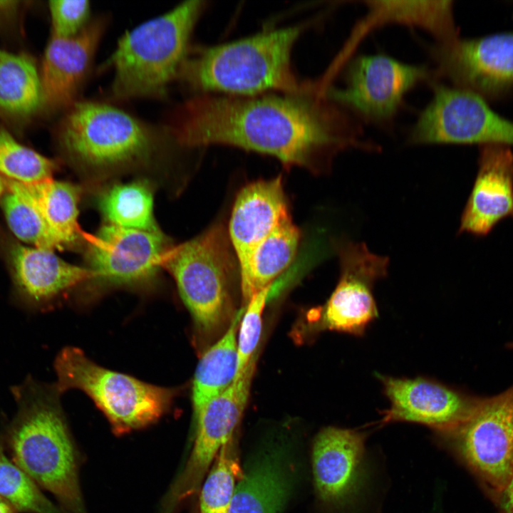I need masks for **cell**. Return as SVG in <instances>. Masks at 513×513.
I'll use <instances>...</instances> for the list:
<instances>
[{
	"instance_id": "6da1fadb",
	"label": "cell",
	"mask_w": 513,
	"mask_h": 513,
	"mask_svg": "<svg viewBox=\"0 0 513 513\" xmlns=\"http://www.w3.org/2000/svg\"><path fill=\"white\" fill-rule=\"evenodd\" d=\"M320 82L311 91L259 96L201 94L185 103L169 132L188 146L232 145L272 155L286 166L328 164L350 147L372 148Z\"/></svg>"
},
{
	"instance_id": "7a4b0ae2",
	"label": "cell",
	"mask_w": 513,
	"mask_h": 513,
	"mask_svg": "<svg viewBox=\"0 0 513 513\" xmlns=\"http://www.w3.org/2000/svg\"><path fill=\"white\" fill-rule=\"evenodd\" d=\"M11 390L17 409L0 439L11 460L38 487L51 492L66 513H86L58 392L31 376Z\"/></svg>"
},
{
	"instance_id": "3957f363",
	"label": "cell",
	"mask_w": 513,
	"mask_h": 513,
	"mask_svg": "<svg viewBox=\"0 0 513 513\" xmlns=\"http://www.w3.org/2000/svg\"><path fill=\"white\" fill-rule=\"evenodd\" d=\"M305 28L274 29L187 56L178 76L191 88L253 96L267 90L300 94L317 81H302L293 71L291 55Z\"/></svg>"
},
{
	"instance_id": "277c9868",
	"label": "cell",
	"mask_w": 513,
	"mask_h": 513,
	"mask_svg": "<svg viewBox=\"0 0 513 513\" xmlns=\"http://www.w3.org/2000/svg\"><path fill=\"white\" fill-rule=\"evenodd\" d=\"M204 8L203 1H185L125 34L110 59L113 95L120 100L163 95L179 75Z\"/></svg>"
},
{
	"instance_id": "5b68a950",
	"label": "cell",
	"mask_w": 513,
	"mask_h": 513,
	"mask_svg": "<svg viewBox=\"0 0 513 513\" xmlns=\"http://www.w3.org/2000/svg\"><path fill=\"white\" fill-rule=\"evenodd\" d=\"M160 131L110 105L76 101L58 126L57 140L73 162L106 169L148 160L162 140Z\"/></svg>"
},
{
	"instance_id": "8992f818",
	"label": "cell",
	"mask_w": 513,
	"mask_h": 513,
	"mask_svg": "<svg viewBox=\"0 0 513 513\" xmlns=\"http://www.w3.org/2000/svg\"><path fill=\"white\" fill-rule=\"evenodd\" d=\"M54 368L56 390L58 393L71 388L83 391L118 435L156 422L170 408L177 392L100 366L75 347L63 348Z\"/></svg>"
},
{
	"instance_id": "52a82bcc",
	"label": "cell",
	"mask_w": 513,
	"mask_h": 513,
	"mask_svg": "<svg viewBox=\"0 0 513 513\" xmlns=\"http://www.w3.org/2000/svg\"><path fill=\"white\" fill-rule=\"evenodd\" d=\"M230 245L223 227L214 224L167 249L162 260L196 325L204 331L217 328L230 310V281L237 262Z\"/></svg>"
},
{
	"instance_id": "ba28073f",
	"label": "cell",
	"mask_w": 513,
	"mask_h": 513,
	"mask_svg": "<svg viewBox=\"0 0 513 513\" xmlns=\"http://www.w3.org/2000/svg\"><path fill=\"white\" fill-rule=\"evenodd\" d=\"M437 435L496 502L513 472V385L481 398L465 422Z\"/></svg>"
},
{
	"instance_id": "9c48e42d",
	"label": "cell",
	"mask_w": 513,
	"mask_h": 513,
	"mask_svg": "<svg viewBox=\"0 0 513 513\" xmlns=\"http://www.w3.org/2000/svg\"><path fill=\"white\" fill-rule=\"evenodd\" d=\"M433 97L413 132L420 144H477L513 147V120L495 112L468 90L436 83Z\"/></svg>"
},
{
	"instance_id": "30bf717a",
	"label": "cell",
	"mask_w": 513,
	"mask_h": 513,
	"mask_svg": "<svg viewBox=\"0 0 513 513\" xmlns=\"http://www.w3.org/2000/svg\"><path fill=\"white\" fill-rule=\"evenodd\" d=\"M432 76L425 66L406 64L384 55L359 56L348 64L344 87H327L326 93L364 120L385 125L393 119L405 95Z\"/></svg>"
},
{
	"instance_id": "8fae6325",
	"label": "cell",
	"mask_w": 513,
	"mask_h": 513,
	"mask_svg": "<svg viewBox=\"0 0 513 513\" xmlns=\"http://www.w3.org/2000/svg\"><path fill=\"white\" fill-rule=\"evenodd\" d=\"M437 64L434 76L449 79L487 101L513 91V32L474 38L458 37L430 51Z\"/></svg>"
},
{
	"instance_id": "7c38bea8",
	"label": "cell",
	"mask_w": 513,
	"mask_h": 513,
	"mask_svg": "<svg viewBox=\"0 0 513 513\" xmlns=\"http://www.w3.org/2000/svg\"><path fill=\"white\" fill-rule=\"evenodd\" d=\"M256 355L239 378L224 392L211 400L199 413L197 432L191 455L164 501L165 513L200 489L211 463L224 444L232 438L249 395Z\"/></svg>"
},
{
	"instance_id": "4fadbf2b",
	"label": "cell",
	"mask_w": 513,
	"mask_h": 513,
	"mask_svg": "<svg viewBox=\"0 0 513 513\" xmlns=\"http://www.w3.org/2000/svg\"><path fill=\"white\" fill-rule=\"evenodd\" d=\"M340 259L341 276L321 310L320 326L361 336L378 316L373 286L387 274L388 259L371 252L366 244L354 242L340 249Z\"/></svg>"
},
{
	"instance_id": "5bb4252c",
	"label": "cell",
	"mask_w": 513,
	"mask_h": 513,
	"mask_svg": "<svg viewBox=\"0 0 513 513\" xmlns=\"http://www.w3.org/2000/svg\"><path fill=\"white\" fill-rule=\"evenodd\" d=\"M390 405L383 414L382 424L410 422L427 425L437 433L455 429L478 405L481 397L463 393L425 378L379 375Z\"/></svg>"
},
{
	"instance_id": "9a60e30c",
	"label": "cell",
	"mask_w": 513,
	"mask_h": 513,
	"mask_svg": "<svg viewBox=\"0 0 513 513\" xmlns=\"http://www.w3.org/2000/svg\"><path fill=\"white\" fill-rule=\"evenodd\" d=\"M158 229L125 228L108 223L90 242L92 279L114 284L142 282L152 277L167 249Z\"/></svg>"
},
{
	"instance_id": "2e32d148",
	"label": "cell",
	"mask_w": 513,
	"mask_h": 513,
	"mask_svg": "<svg viewBox=\"0 0 513 513\" xmlns=\"http://www.w3.org/2000/svg\"><path fill=\"white\" fill-rule=\"evenodd\" d=\"M290 216L281 176L251 182L237 195L228 237L237 258L240 283L249 274L252 256L265 238Z\"/></svg>"
},
{
	"instance_id": "e0dca14e",
	"label": "cell",
	"mask_w": 513,
	"mask_h": 513,
	"mask_svg": "<svg viewBox=\"0 0 513 513\" xmlns=\"http://www.w3.org/2000/svg\"><path fill=\"white\" fill-rule=\"evenodd\" d=\"M507 218H513V152L504 145H481L460 232L486 236Z\"/></svg>"
},
{
	"instance_id": "ac0fdd59",
	"label": "cell",
	"mask_w": 513,
	"mask_h": 513,
	"mask_svg": "<svg viewBox=\"0 0 513 513\" xmlns=\"http://www.w3.org/2000/svg\"><path fill=\"white\" fill-rule=\"evenodd\" d=\"M365 432L327 427L314 439L313 473L317 494L323 502L342 505L361 485L365 458Z\"/></svg>"
},
{
	"instance_id": "d6986e66",
	"label": "cell",
	"mask_w": 513,
	"mask_h": 513,
	"mask_svg": "<svg viewBox=\"0 0 513 513\" xmlns=\"http://www.w3.org/2000/svg\"><path fill=\"white\" fill-rule=\"evenodd\" d=\"M104 28V21L96 19L74 36H52L40 73L43 104L52 109L68 108L76 101Z\"/></svg>"
},
{
	"instance_id": "ffe728a7",
	"label": "cell",
	"mask_w": 513,
	"mask_h": 513,
	"mask_svg": "<svg viewBox=\"0 0 513 513\" xmlns=\"http://www.w3.org/2000/svg\"><path fill=\"white\" fill-rule=\"evenodd\" d=\"M54 250L11 243L8 249L16 297L27 310L36 309L65 290L92 279L89 269L68 263Z\"/></svg>"
},
{
	"instance_id": "44dd1931",
	"label": "cell",
	"mask_w": 513,
	"mask_h": 513,
	"mask_svg": "<svg viewBox=\"0 0 513 513\" xmlns=\"http://www.w3.org/2000/svg\"><path fill=\"white\" fill-rule=\"evenodd\" d=\"M5 183L7 189L33 203L61 249L76 241L80 200L78 187L52 178L35 183H23L5 178Z\"/></svg>"
},
{
	"instance_id": "7402d4cb",
	"label": "cell",
	"mask_w": 513,
	"mask_h": 513,
	"mask_svg": "<svg viewBox=\"0 0 513 513\" xmlns=\"http://www.w3.org/2000/svg\"><path fill=\"white\" fill-rule=\"evenodd\" d=\"M368 14L362 28L398 23L428 31L439 43L457 37L452 1H368Z\"/></svg>"
},
{
	"instance_id": "603a6c76",
	"label": "cell",
	"mask_w": 513,
	"mask_h": 513,
	"mask_svg": "<svg viewBox=\"0 0 513 513\" xmlns=\"http://www.w3.org/2000/svg\"><path fill=\"white\" fill-rule=\"evenodd\" d=\"M244 311L242 309L236 314L224 335L206 351L197 364L192 394L195 416L234 382L238 362L237 328Z\"/></svg>"
},
{
	"instance_id": "cb8c5ba5",
	"label": "cell",
	"mask_w": 513,
	"mask_h": 513,
	"mask_svg": "<svg viewBox=\"0 0 513 513\" xmlns=\"http://www.w3.org/2000/svg\"><path fill=\"white\" fill-rule=\"evenodd\" d=\"M43 105L40 72L33 60L0 48V113L26 118Z\"/></svg>"
},
{
	"instance_id": "d4e9b609",
	"label": "cell",
	"mask_w": 513,
	"mask_h": 513,
	"mask_svg": "<svg viewBox=\"0 0 513 513\" xmlns=\"http://www.w3.org/2000/svg\"><path fill=\"white\" fill-rule=\"evenodd\" d=\"M299 240L300 232L289 216L259 244L252 256L248 276L240 283L246 305L288 268L295 257Z\"/></svg>"
},
{
	"instance_id": "484cf974",
	"label": "cell",
	"mask_w": 513,
	"mask_h": 513,
	"mask_svg": "<svg viewBox=\"0 0 513 513\" xmlns=\"http://www.w3.org/2000/svg\"><path fill=\"white\" fill-rule=\"evenodd\" d=\"M287 492V480L279 462L267 457L238 481L229 513H280Z\"/></svg>"
},
{
	"instance_id": "4316f807",
	"label": "cell",
	"mask_w": 513,
	"mask_h": 513,
	"mask_svg": "<svg viewBox=\"0 0 513 513\" xmlns=\"http://www.w3.org/2000/svg\"><path fill=\"white\" fill-rule=\"evenodd\" d=\"M99 207L108 223L142 230H157L153 196L147 183L115 185L100 197Z\"/></svg>"
},
{
	"instance_id": "83f0119b",
	"label": "cell",
	"mask_w": 513,
	"mask_h": 513,
	"mask_svg": "<svg viewBox=\"0 0 513 513\" xmlns=\"http://www.w3.org/2000/svg\"><path fill=\"white\" fill-rule=\"evenodd\" d=\"M244 475L233 438L222 445L200 494L201 513H229L236 482Z\"/></svg>"
},
{
	"instance_id": "f1b7e54d",
	"label": "cell",
	"mask_w": 513,
	"mask_h": 513,
	"mask_svg": "<svg viewBox=\"0 0 513 513\" xmlns=\"http://www.w3.org/2000/svg\"><path fill=\"white\" fill-rule=\"evenodd\" d=\"M0 203L10 230L21 242L34 247L61 249L37 208L26 197L6 187Z\"/></svg>"
},
{
	"instance_id": "f546056e",
	"label": "cell",
	"mask_w": 513,
	"mask_h": 513,
	"mask_svg": "<svg viewBox=\"0 0 513 513\" xmlns=\"http://www.w3.org/2000/svg\"><path fill=\"white\" fill-rule=\"evenodd\" d=\"M56 163L19 142L0 128V174L23 183H35L51 179Z\"/></svg>"
},
{
	"instance_id": "4dcf8cb0",
	"label": "cell",
	"mask_w": 513,
	"mask_h": 513,
	"mask_svg": "<svg viewBox=\"0 0 513 513\" xmlns=\"http://www.w3.org/2000/svg\"><path fill=\"white\" fill-rule=\"evenodd\" d=\"M0 497L22 513H61L37 484L4 453L0 439Z\"/></svg>"
},
{
	"instance_id": "1f68e13d",
	"label": "cell",
	"mask_w": 513,
	"mask_h": 513,
	"mask_svg": "<svg viewBox=\"0 0 513 513\" xmlns=\"http://www.w3.org/2000/svg\"><path fill=\"white\" fill-rule=\"evenodd\" d=\"M272 285L256 294L246 305L241 318L237 341V370L234 381L238 380L256 355L262 327V313L269 298Z\"/></svg>"
},
{
	"instance_id": "d6a6232c",
	"label": "cell",
	"mask_w": 513,
	"mask_h": 513,
	"mask_svg": "<svg viewBox=\"0 0 513 513\" xmlns=\"http://www.w3.org/2000/svg\"><path fill=\"white\" fill-rule=\"evenodd\" d=\"M52 36L71 37L88 24L90 4L88 1L57 0L49 1Z\"/></svg>"
},
{
	"instance_id": "836d02e7",
	"label": "cell",
	"mask_w": 513,
	"mask_h": 513,
	"mask_svg": "<svg viewBox=\"0 0 513 513\" xmlns=\"http://www.w3.org/2000/svg\"><path fill=\"white\" fill-rule=\"evenodd\" d=\"M501 513H513V472L504 492L496 501Z\"/></svg>"
},
{
	"instance_id": "e575fe53",
	"label": "cell",
	"mask_w": 513,
	"mask_h": 513,
	"mask_svg": "<svg viewBox=\"0 0 513 513\" xmlns=\"http://www.w3.org/2000/svg\"><path fill=\"white\" fill-rule=\"evenodd\" d=\"M0 513H17V511L10 503L0 497Z\"/></svg>"
},
{
	"instance_id": "d590c367",
	"label": "cell",
	"mask_w": 513,
	"mask_h": 513,
	"mask_svg": "<svg viewBox=\"0 0 513 513\" xmlns=\"http://www.w3.org/2000/svg\"><path fill=\"white\" fill-rule=\"evenodd\" d=\"M6 191L5 178L0 174V200Z\"/></svg>"
}]
</instances>
